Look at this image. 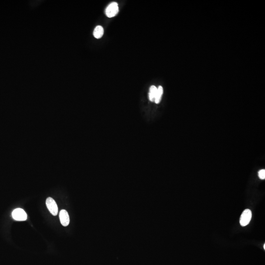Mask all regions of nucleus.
<instances>
[{
	"label": "nucleus",
	"mask_w": 265,
	"mask_h": 265,
	"mask_svg": "<svg viewBox=\"0 0 265 265\" xmlns=\"http://www.w3.org/2000/svg\"><path fill=\"white\" fill-rule=\"evenodd\" d=\"M252 218V213L250 209H246L243 212L240 218V223L242 226H246L250 223Z\"/></svg>",
	"instance_id": "f257e3e1"
},
{
	"label": "nucleus",
	"mask_w": 265,
	"mask_h": 265,
	"mask_svg": "<svg viewBox=\"0 0 265 265\" xmlns=\"http://www.w3.org/2000/svg\"><path fill=\"white\" fill-rule=\"evenodd\" d=\"M12 215L13 218L16 221H24L27 219V214L23 209L21 208L15 209L12 212Z\"/></svg>",
	"instance_id": "f03ea898"
},
{
	"label": "nucleus",
	"mask_w": 265,
	"mask_h": 265,
	"mask_svg": "<svg viewBox=\"0 0 265 265\" xmlns=\"http://www.w3.org/2000/svg\"><path fill=\"white\" fill-rule=\"evenodd\" d=\"M46 204L50 213L54 216L57 215L58 213V208H57V204L54 199L51 198H47L46 199Z\"/></svg>",
	"instance_id": "7ed1b4c3"
},
{
	"label": "nucleus",
	"mask_w": 265,
	"mask_h": 265,
	"mask_svg": "<svg viewBox=\"0 0 265 265\" xmlns=\"http://www.w3.org/2000/svg\"><path fill=\"white\" fill-rule=\"evenodd\" d=\"M119 12L118 4L115 2H112L108 5L106 9V14L109 18L115 16Z\"/></svg>",
	"instance_id": "20e7f679"
},
{
	"label": "nucleus",
	"mask_w": 265,
	"mask_h": 265,
	"mask_svg": "<svg viewBox=\"0 0 265 265\" xmlns=\"http://www.w3.org/2000/svg\"><path fill=\"white\" fill-rule=\"evenodd\" d=\"M60 219L61 224L64 226L68 225L70 222L69 215L65 210H61L60 213Z\"/></svg>",
	"instance_id": "39448f33"
},
{
	"label": "nucleus",
	"mask_w": 265,
	"mask_h": 265,
	"mask_svg": "<svg viewBox=\"0 0 265 265\" xmlns=\"http://www.w3.org/2000/svg\"><path fill=\"white\" fill-rule=\"evenodd\" d=\"M104 34V29L101 26H97L93 32V36L96 38H100Z\"/></svg>",
	"instance_id": "423d86ee"
},
{
	"label": "nucleus",
	"mask_w": 265,
	"mask_h": 265,
	"mask_svg": "<svg viewBox=\"0 0 265 265\" xmlns=\"http://www.w3.org/2000/svg\"><path fill=\"white\" fill-rule=\"evenodd\" d=\"M157 91V88L154 85H152L149 89V98L152 102L154 101Z\"/></svg>",
	"instance_id": "0eeeda50"
},
{
	"label": "nucleus",
	"mask_w": 265,
	"mask_h": 265,
	"mask_svg": "<svg viewBox=\"0 0 265 265\" xmlns=\"http://www.w3.org/2000/svg\"><path fill=\"white\" fill-rule=\"evenodd\" d=\"M163 93V88L161 86H159L157 88V92L155 98L154 102L156 103H159L160 102Z\"/></svg>",
	"instance_id": "6e6552de"
},
{
	"label": "nucleus",
	"mask_w": 265,
	"mask_h": 265,
	"mask_svg": "<svg viewBox=\"0 0 265 265\" xmlns=\"http://www.w3.org/2000/svg\"><path fill=\"white\" fill-rule=\"evenodd\" d=\"M258 175L259 178L262 180H264L265 179V170H260L258 172Z\"/></svg>",
	"instance_id": "1a4fd4ad"
},
{
	"label": "nucleus",
	"mask_w": 265,
	"mask_h": 265,
	"mask_svg": "<svg viewBox=\"0 0 265 265\" xmlns=\"http://www.w3.org/2000/svg\"><path fill=\"white\" fill-rule=\"evenodd\" d=\"M264 250H265V243H264Z\"/></svg>",
	"instance_id": "9d476101"
}]
</instances>
